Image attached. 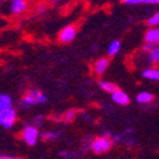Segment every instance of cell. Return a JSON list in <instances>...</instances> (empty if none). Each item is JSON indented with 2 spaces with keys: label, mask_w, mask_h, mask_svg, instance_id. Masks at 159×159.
<instances>
[{
  "label": "cell",
  "mask_w": 159,
  "mask_h": 159,
  "mask_svg": "<svg viewBox=\"0 0 159 159\" xmlns=\"http://www.w3.org/2000/svg\"><path fill=\"white\" fill-rule=\"evenodd\" d=\"M47 8H46V4H41V5H37V11L38 13H42V11H44Z\"/></svg>",
  "instance_id": "24"
},
{
  "label": "cell",
  "mask_w": 159,
  "mask_h": 159,
  "mask_svg": "<svg viewBox=\"0 0 159 159\" xmlns=\"http://www.w3.org/2000/svg\"><path fill=\"white\" fill-rule=\"evenodd\" d=\"M144 4H159V0H142Z\"/></svg>",
  "instance_id": "25"
},
{
  "label": "cell",
  "mask_w": 159,
  "mask_h": 159,
  "mask_svg": "<svg viewBox=\"0 0 159 159\" xmlns=\"http://www.w3.org/2000/svg\"><path fill=\"white\" fill-rule=\"evenodd\" d=\"M39 136H41V134H39V129L35 125H27L22 130L23 142L29 147H33V145H35L38 143Z\"/></svg>",
  "instance_id": "4"
},
{
  "label": "cell",
  "mask_w": 159,
  "mask_h": 159,
  "mask_svg": "<svg viewBox=\"0 0 159 159\" xmlns=\"http://www.w3.org/2000/svg\"><path fill=\"white\" fill-rule=\"evenodd\" d=\"M153 100H154V96H153L150 92L143 91V92H140V93L136 95V102H138V104L148 105V104H150Z\"/></svg>",
  "instance_id": "11"
},
{
  "label": "cell",
  "mask_w": 159,
  "mask_h": 159,
  "mask_svg": "<svg viewBox=\"0 0 159 159\" xmlns=\"http://www.w3.org/2000/svg\"><path fill=\"white\" fill-rule=\"evenodd\" d=\"M144 41L147 43H152L154 46L159 44V28L157 27H150L144 35Z\"/></svg>",
  "instance_id": "7"
},
{
  "label": "cell",
  "mask_w": 159,
  "mask_h": 159,
  "mask_svg": "<svg viewBox=\"0 0 159 159\" xmlns=\"http://www.w3.org/2000/svg\"><path fill=\"white\" fill-rule=\"evenodd\" d=\"M109 65H110V61H109V58H98L97 61L93 63V72L95 75L97 76H101L106 72V70L109 68Z\"/></svg>",
  "instance_id": "8"
},
{
  "label": "cell",
  "mask_w": 159,
  "mask_h": 159,
  "mask_svg": "<svg viewBox=\"0 0 159 159\" xmlns=\"http://www.w3.org/2000/svg\"><path fill=\"white\" fill-rule=\"evenodd\" d=\"M142 76L150 81H159V67H150L145 68L142 73Z\"/></svg>",
  "instance_id": "10"
},
{
  "label": "cell",
  "mask_w": 159,
  "mask_h": 159,
  "mask_svg": "<svg viewBox=\"0 0 159 159\" xmlns=\"http://www.w3.org/2000/svg\"><path fill=\"white\" fill-rule=\"evenodd\" d=\"M28 8L29 7H28V3L25 2V0H15V2H11L10 11L14 15H20L24 11H27Z\"/></svg>",
  "instance_id": "9"
},
{
  "label": "cell",
  "mask_w": 159,
  "mask_h": 159,
  "mask_svg": "<svg viewBox=\"0 0 159 159\" xmlns=\"http://www.w3.org/2000/svg\"><path fill=\"white\" fill-rule=\"evenodd\" d=\"M11 2H15V0H11Z\"/></svg>",
  "instance_id": "28"
},
{
  "label": "cell",
  "mask_w": 159,
  "mask_h": 159,
  "mask_svg": "<svg viewBox=\"0 0 159 159\" xmlns=\"http://www.w3.org/2000/svg\"><path fill=\"white\" fill-rule=\"evenodd\" d=\"M111 100L116 104V105H119V106H126V105H129L130 104V98H129V96L124 92V91H121V90H115L112 93H111Z\"/></svg>",
  "instance_id": "6"
},
{
  "label": "cell",
  "mask_w": 159,
  "mask_h": 159,
  "mask_svg": "<svg viewBox=\"0 0 159 159\" xmlns=\"http://www.w3.org/2000/svg\"><path fill=\"white\" fill-rule=\"evenodd\" d=\"M13 106V98L8 93H0V111Z\"/></svg>",
  "instance_id": "12"
},
{
  "label": "cell",
  "mask_w": 159,
  "mask_h": 159,
  "mask_svg": "<svg viewBox=\"0 0 159 159\" xmlns=\"http://www.w3.org/2000/svg\"><path fill=\"white\" fill-rule=\"evenodd\" d=\"M147 24L149 27H159V11L153 14L148 20H147Z\"/></svg>",
  "instance_id": "18"
},
{
  "label": "cell",
  "mask_w": 159,
  "mask_h": 159,
  "mask_svg": "<svg viewBox=\"0 0 159 159\" xmlns=\"http://www.w3.org/2000/svg\"><path fill=\"white\" fill-rule=\"evenodd\" d=\"M98 86H100L105 92H109V93H112L115 90L119 89L114 82H109V81H100L98 82Z\"/></svg>",
  "instance_id": "13"
},
{
  "label": "cell",
  "mask_w": 159,
  "mask_h": 159,
  "mask_svg": "<svg viewBox=\"0 0 159 159\" xmlns=\"http://www.w3.org/2000/svg\"><path fill=\"white\" fill-rule=\"evenodd\" d=\"M58 138H59V133L58 131L49 130V131H46V133L42 134V139L46 140V142H53V140H57Z\"/></svg>",
  "instance_id": "16"
},
{
  "label": "cell",
  "mask_w": 159,
  "mask_h": 159,
  "mask_svg": "<svg viewBox=\"0 0 159 159\" xmlns=\"http://www.w3.org/2000/svg\"><path fill=\"white\" fill-rule=\"evenodd\" d=\"M48 2H51V3H58V2H61V0H48Z\"/></svg>",
  "instance_id": "26"
},
{
  "label": "cell",
  "mask_w": 159,
  "mask_h": 159,
  "mask_svg": "<svg viewBox=\"0 0 159 159\" xmlns=\"http://www.w3.org/2000/svg\"><path fill=\"white\" fill-rule=\"evenodd\" d=\"M120 48H121V43L119 42V41L111 42L110 46H109V48H107L109 56H116V54L119 53V51H120Z\"/></svg>",
  "instance_id": "15"
},
{
  "label": "cell",
  "mask_w": 159,
  "mask_h": 159,
  "mask_svg": "<svg viewBox=\"0 0 159 159\" xmlns=\"http://www.w3.org/2000/svg\"><path fill=\"white\" fill-rule=\"evenodd\" d=\"M2 3H3V0H0V4H2Z\"/></svg>",
  "instance_id": "27"
},
{
  "label": "cell",
  "mask_w": 159,
  "mask_h": 159,
  "mask_svg": "<svg viewBox=\"0 0 159 159\" xmlns=\"http://www.w3.org/2000/svg\"><path fill=\"white\" fill-rule=\"evenodd\" d=\"M148 58L152 63L159 65V44L155 46L150 52H148Z\"/></svg>",
  "instance_id": "14"
},
{
  "label": "cell",
  "mask_w": 159,
  "mask_h": 159,
  "mask_svg": "<svg viewBox=\"0 0 159 159\" xmlns=\"http://www.w3.org/2000/svg\"><path fill=\"white\" fill-rule=\"evenodd\" d=\"M76 116H77V111H76L75 109H70L68 111L65 112L63 120H65L66 123H71V121H73L75 119H76Z\"/></svg>",
  "instance_id": "17"
},
{
  "label": "cell",
  "mask_w": 159,
  "mask_h": 159,
  "mask_svg": "<svg viewBox=\"0 0 159 159\" xmlns=\"http://www.w3.org/2000/svg\"><path fill=\"white\" fill-rule=\"evenodd\" d=\"M112 139L106 134L102 136H97L90 143V148L95 154H104L111 149Z\"/></svg>",
  "instance_id": "1"
},
{
  "label": "cell",
  "mask_w": 159,
  "mask_h": 159,
  "mask_svg": "<svg viewBox=\"0 0 159 159\" xmlns=\"http://www.w3.org/2000/svg\"><path fill=\"white\" fill-rule=\"evenodd\" d=\"M16 121V110L10 106L0 111V126L4 129H11Z\"/></svg>",
  "instance_id": "3"
},
{
  "label": "cell",
  "mask_w": 159,
  "mask_h": 159,
  "mask_svg": "<svg viewBox=\"0 0 159 159\" xmlns=\"http://www.w3.org/2000/svg\"><path fill=\"white\" fill-rule=\"evenodd\" d=\"M0 159H23L20 157H13V155H0Z\"/></svg>",
  "instance_id": "23"
},
{
  "label": "cell",
  "mask_w": 159,
  "mask_h": 159,
  "mask_svg": "<svg viewBox=\"0 0 159 159\" xmlns=\"http://www.w3.org/2000/svg\"><path fill=\"white\" fill-rule=\"evenodd\" d=\"M154 47H155L154 44H152V43H147V42H145V44L143 46V51H144V52H150Z\"/></svg>",
  "instance_id": "20"
},
{
  "label": "cell",
  "mask_w": 159,
  "mask_h": 159,
  "mask_svg": "<svg viewBox=\"0 0 159 159\" xmlns=\"http://www.w3.org/2000/svg\"><path fill=\"white\" fill-rule=\"evenodd\" d=\"M46 101H47V97L44 93H42L38 90H30L22 98V106L32 107V106H37V105H43Z\"/></svg>",
  "instance_id": "2"
},
{
  "label": "cell",
  "mask_w": 159,
  "mask_h": 159,
  "mask_svg": "<svg viewBox=\"0 0 159 159\" xmlns=\"http://www.w3.org/2000/svg\"><path fill=\"white\" fill-rule=\"evenodd\" d=\"M59 155L63 157L65 159H78V155L75 152H61Z\"/></svg>",
  "instance_id": "19"
},
{
  "label": "cell",
  "mask_w": 159,
  "mask_h": 159,
  "mask_svg": "<svg viewBox=\"0 0 159 159\" xmlns=\"http://www.w3.org/2000/svg\"><path fill=\"white\" fill-rule=\"evenodd\" d=\"M76 34H77V29L75 28V25H67L59 32L58 41L61 43H71L76 38Z\"/></svg>",
  "instance_id": "5"
},
{
  "label": "cell",
  "mask_w": 159,
  "mask_h": 159,
  "mask_svg": "<svg viewBox=\"0 0 159 159\" xmlns=\"http://www.w3.org/2000/svg\"><path fill=\"white\" fill-rule=\"evenodd\" d=\"M42 119H43V116H42V115H39V116H37V117H35V120H34V125H35L37 128L41 126V124H42Z\"/></svg>",
  "instance_id": "22"
},
{
  "label": "cell",
  "mask_w": 159,
  "mask_h": 159,
  "mask_svg": "<svg viewBox=\"0 0 159 159\" xmlns=\"http://www.w3.org/2000/svg\"><path fill=\"white\" fill-rule=\"evenodd\" d=\"M121 2L125 4H129V5H136L139 3H142V0H121Z\"/></svg>",
  "instance_id": "21"
}]
</instances>
